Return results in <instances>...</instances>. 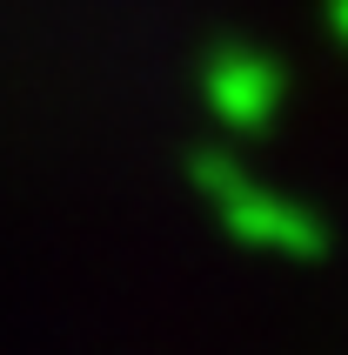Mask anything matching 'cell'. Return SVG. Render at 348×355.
<instances>
[{
    "label": "cell",
    "mask_w": 348,
    "mask_h": 355,
    "mask_svg": "<svg viewBox=\"0 0 348 355\" xmlns=\"http://www.w3.org/2000/svg\"><path fill=\"white\" fill-rule=\"evenodd\" d=\"M188 181L201 188L214 221H221L241 248H261V255H275V261H322L329 255V221L315 215L308 201L268 188L241 155L201 148V155H188Z\"/></svg>",
    "instance_id": "6da1fadb"
},
{
    "label": "cell",
    "mask_w": 348,
    "mask_h": 355,
    "mask_svg": "<svg viewBox=\"0 0 348 355\" xmlns=\"http://www.w3.org/2000/svg\"><path fill=\"white\" fill-rule=\"evenodd\" d=\"M201 101H208V114L221 135L248 141L261 128H275L281 114V101H288V74H281V60L248 47V40H221L201 67Z\"/></svg>",
    "instance_id": "7a4b0ae2"
},
{
    "label": "cell",
    "mask_w": 348,
    "mask_h": 355,
    "mask_svg": "<svg viewBox=\"0 0 348 355\" xmlns=\"http://www.w3.org/2000/svg\"><path fill=\"white\" fill-rule=\"evenodd\" d=\"M329 20H335V34L348 40V0H335V7H329Z\"/></svg>",
    "instance_id": "3957f363"
}]
</instances>
